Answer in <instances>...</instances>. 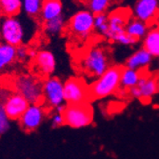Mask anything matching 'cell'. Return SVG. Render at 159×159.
<instances>
[{
  "label": "cell",
  "instance_id": "836d02e7",
  "mask_svg": "<svg viewBox=\"0 0 159 159\" xmlns=\"http://www.w3.org/2000/svg\"><path fill=\"white\" fill-rule=\"evenodd\" d=\"M3 42V39H2V34H1V30H0V43Z\"/></svg>",
  "mask_w": 159,
  "mask_h": 159
},
{
  "label": "cell",
  "instance_id": "d6986e66",
  "mask_svg": "<svg viewBox=\"0 0 159 159\" xmlns=\"http://www.w3.org/2000/svg\"><path fill=\"white\" fill-rule=\"evenodd\" d=\"M149 28L150 26L147 23L136 18H133V19H129L128 23L126 24L125 32L132 37L139 41L140 39L145 37L146 34L149 31Z\"/></svg>",
  "mask_w": 159,
  "mask_h": 159
},
{
  "label": "cell",
  "instance_id": "e0dca14e",
  "mask_svg": "<svg viewBox=\"0 0 159 159\" xmlns=\"http://www.w3.org/2000/svg\"><path fill=\"white\" fill-rule=\"evenodd\" d=\"M143 48L153 57H159V23L149 28L148 33L143 38Z\"/></svg>",
  "mask_w": 159,
  "mask_h": 159
},
{
  "label": "cell",
  "instance_id": "ac0fdd59",
  "mask_svg": "<svg viewBox=\"0 0 159 159\" xmlns=\"http://www.w3.org/2000/svg\"><path fill=\"white\" fill-rule=\"evenodd\" d=\"M16 62V47L8 43H0V74L6 71Z\"/></svg>",
  "mask_w": 159,
  "mask_h": 159
},
{
  "label": "cell",
  "instance_id": "603a6c76",
  "mask_svg": "<svg viewBox=\"0 0 159 159\" xmlns=\"http://www.w3.org/2000/svg\"><path fill=\"white\" fill-rule=\"evenodd\" d=\"M43 0H22L24 12L32 18H38L41 12Z\"/></svg>",
  "mask_w": 159,
  "mask_h": 159
},
{
  "label": "cell",
  "instance_id": "8992f818",
  "mask_svg": "<svg viewBox=\"0 0 159 159\" xmlns=\"http://www.w3.org/2000/svg\"><path fill=\"white\" fill-rule=\"evenodd\" d=\"M3 42L17 47L22 45L25 41L26 32L22 22L17 16H5L0 21Z\"/></svg>",
  "mask_w": 159,
  "mask_h": 159
},
{
  "label": "cell",
  "instance_id": "f546056e",
  "mask_svg": "<svg viewBox=\"0 0 159 159\" xmlns=\"http://www.w3.org/2000/svg\"><path fill=\"white\" fill-rule=\"evenodd\" d=\"M13 93V90L7 86H0V102L4 103L7 98Z\"/></svg>",
  "mask_w": 159,
  "mask_h": 159
},
{
  "label": "cell",
  "instance_id": "ffe728a7",
  "mask_svg": "<svg viewBox=\"0 0 159 159\" xmlns=\"http://www.w3.org/2000/svg\"><path fill=\"white\" fill-rule=\"evenodd\" d=\"M142 71L124 67L120 77V88L129 91L135 87L141 77Z\"/></svg>",
  "mask_w": 159,
  "mask_h": 159
},
{
  "label": "cell",
  "instance_id": "277c9868",
  "mask_svg": "<svg viewBox=\"0 0 159 159\" xmlns=\"http://www.w3.org/2000/svg\"><path fill=\"white\" fill-rule=\"evenodd\" d=\"M13 90L21 94L30 104L42 103L43 81L31 74L18 75L13 80Z\"/></svg>",
  "mask_w": 159,
  "mask_h": 159
},
{
  "label": "cell",
  "instance_id": "6da1fadb",
  "mask_svg": "<svg viewBox=\"0 0 159 159\" xmlns=\"http://www.w3.org/2000/svg\"><path fill=\"white\" fill-rule=\"evenodd\" d=\"M78 68L89 77L97 78L111 66L109 50L100 45L86 49L78 59Z\"/></svg>",
  "mask_w": 159,
  "mask_h": 159
},
{
  "label": "cell",
  "instance_id": "484cf974",
  "mask_svg": "<svg viewBox=\"0 0 159 159\" xmlns=\"http://www.w3.org/2000/svg\"><path fill=\"white\" fill-rule=\"evenodd\" d=\"M11 120L8 117L3 103L0 102V136L7 134L11 129Z\"/></svg>",
  "mask_w": 159,
  "mask_h": 159
},
{
  "label": "cell",
  "instance_id": "7c38bea8",
  "mask_svg": "<svg viewBox=\"0 0 159 159\" xmlns=\"http://www.w3.org/2000/svg\"><path fill=\"white\" fill-rule=\"evenodd\" d=\"M131 12L126 9H117L111 11L109 16V31L107 37L111 42L117 35L121 34L125 32V27L129 18Z\"/></svg>",
  "mask_w": 159,
  "mask_h": 159
},
{
  "label": "cell",
  "instance_id": "9a60e30c",
  "mask_svg": "<svg viewBox=\"0 0 159 159\" xmlns=\"http://www.w3.org/2000/svg\"><path fill=\"white\" fill-rule=\"evenodd\" d=\"M152 57L146 49L141 48L128 57L125 67L136 70H144L152 63Z\"/></svg>",
  "mask_w": 159,
  "mask_h": 159
},
{
  "label": "cell",
  "instance_id": "d6a6232c",
  "mask_svg": "<svg viewBox=\"0 0 159 159\" xmlns=\"http://www.w3.org/2000/svg\"><path fill=\"white\" fill-rule=\"evenodd\" d=\"M3 18V12H2V9H1V4H0V21Z\"/></svg>",
  "mask_w": 159,
  "mask_h": 159
},
{
  "label": "cell",
  "instance_id": "5b68a950",
  "mask_svg": "<svg viewBox=\"0 0 159 159\" xmlns=\"http://www.w3.org/2000/svg\"><path fill=\"white\" fill-rule=\"evenodd\" d=\"M65 125L73 129H83L93 120V111L88 103L67 104L63 112Z\"/></svg>",
  "mask_w": 159,
  "mask_h": 159
},
{
  "label": "cell",
  "instance_id": "52a82bcc",
  "mask_svg": "<svg viewBox=\"0 0 159 159\" xmlns=\"http://www.w3.org/2000/svg\"><path fill=\"white\" fill-rule=\"evenodd\" d=\"M42 104L49 109H55L65 104L64 82L55 76H49L43 81Z\"/></svg>",
  "mask_w": 159,
  "mask_h": 159
},
{
  "label": "cell",
  "instance_id": "8fae6325",
  "mask_svg": "<svg viewBox=\"0 0 159 159\" xmlns=\"http://www.w3.org/2000/svg\"><path fill=\"white\" fill-rule=\"evenodd\" d=\"M159 91L158 80L152 75L144 74L142 71L141 77L137 85L131 90H129V93L133 98L138 100H150Z\"/></svg>",
  "mask_w": 159,
  "mask_h": 159
},
{
  "label": "cell",
  "instance_id": "7402d4cb",
  "mask_svg": "<svg viewBox=\"0 0 159 159\" xmlns=\"http://www.w3.org/2000/svg\"><path fill=\"white\" fill-rule=\"evenodd\" d=\"M3 16H17L22 11V0H0Z\"/></svg>",
  "mask_w": 159,
  "mask_h": 159
},
{
  "label": "cell",
  "instance_id": "f1b7e54d",
  "mask_svg": "<svg viewBox=\"0 0 159 159\" xmlns=\"http://www.w3.org/2000/svg\"><path fill=\"white\" fill-rule=\"evenodd\" d=\"M51 125L52 128L56 129V128H59L63 125H65L64 122V117H63V114L62 113H58V112H55L51 119Z\"/></svg>",
  "mask_w": 159,
  "mask_h": 159
},
{
  "label": "cell",
  "instance_id": "4316f807",
  "mask_svg": "<svg viewBox=\"0 0 159 159\" xmlns=\"http://www.w3.org/2000/svg\"><path fill=\"white\" fill-rule=\"evenodd\" d=\"M112 42L117 43V44L122 45V46H134L138 42V40H136L135 38H134L129 34H128L126 32H124L121 34H119L115 37Z\"/></svg>",
  "mask_w": 159,
  "mask_h": 159
},
{
  "label": "cell",
  "instance_id": "4dcf8cb0",
  "mask_svg": "<svg viewBox=\"0 0 159 159\" xmlns=\"http://www.w3.org/2000/svg\"><path fill=\"white\" fill-rule=\"evenodd\" d=\"M37 52L38 51H36L34 48H29V58L34 59V57L36 56V54H37Z\"/></svg>",
  "mask_w": 159,
  "mask_h": 159
},
{
  "label": "cell",
  "instance_id": "9c48e42d",
  "mask_svg": "<svg viewBox=\"0 0 159 159\" xmlns=\"http://www.w3.org/2000/svg\"><path fill=\"white\" fill-rule=\"evenodd\" d=\"M47 116V108L42 103L30 104L19 118L20 127L26 132H34Z\"/></svg>",
  "mask_w": 159,
  "mask_h": 159
},
{
  "label": "cell",
  "instance_id": "3957f363",
  "mask_svg": "<svg viewBox=\"0 0 159 159\" xmlns=\"http://www.w3.org/2000/svg\"><path fill=\"white\" fill-rule=\"evenodd\" d=\"M65 30L70 37L76 41L90 38L94 32V14L89 10L76 11L68 21Z\"/></svg>",
  "mask_w": 159,
  "mask_h": 159
},
{
  "label": "cell",
  "instance_id": "30bf717a",
  "mask_svg": "<svg viewBox=\"0 0 159 159\" xmlns=\"http://www.w3.org/2000/svg\"><path fill=\"white\" fill-rule=\"evenodd\" d=\"M134 18L147 23L155 24L159 20V0H136L133 9Z\"/></svg>",
  "mask_w": 159,
  "mask_h": 159
},
{
  "label": "cell",
  "instance_id": "2e32d148",
  "mask_svg": "<svg viewBox=\"0 0 159 159\" xmlns=\"http://www.w3.org/2000/svg\"><path fill=\"white\" fill-rule=\"evenodd\" d=\"M62 12L63 5L61 0H43L39 18L44 23L61 16Z\"/></svg>",
  "mask_w": 159,
  "mask_h": 159
},
{
  "label": "cell",
  "instance_id": "83f0119b",
  "mask_svg": "<svg viewBox=\"0 0 159 159\" xmlns=\"http://www.w3.org/2000/svg\"><path fill=\"white\" fill-rule=\"evenodd\" d=\"M29 58V48L24 44L16 47V61L24 62Z\"/></svg>",
  "mask_w": 159,
  "mask_h": 159
},
{
  "label": "cell",
  "instance_id": "4fadbf2b",
  "mask_svg": "<svg viewBox=\"0 0 159 159\" xmlns=\"http://www.w3.org/2000/svg\"><path fill=\"white\" fill-rule=\"evenodd\" d=\"M34 60V66L42 77L51 76L56 69V59L54 54L49 50H40Z\"/></svg>",
  "mask_w": 159,
  "mask_h": 159
},
{
  "label": "cell",
  "instance_id": "1f68e13d",
  "mask_svg": "<svg viewBox=\"0 0 159 159\" xmlns=\"http://www.w3.org/2000/svg\"><path fill=\"white\" fill-rule=\"evenodd\" d=\"M66 106L67 105H65V104H62V105H60V106H58V107H56L54 110H55V112H58V113H62L63 114V112H64V111H65V109H66Z\"/></svg>",
  "mask_w": 159,
  "mask_h": 159
},
{
  "label": "cell",
  "instance_id": "44dd1931",
  "mask_svg": "<svg viewBox=\"0 0 159 159\" xmlns=\"http://www.w3.org/2000/svg\"><path fill=\"white\" fill-rule=\"evenodd\" d=\"M66 20L63 14L57 16L53 19L44 22L43 31L48 36H56L61 34L66 29Z\"/></svg>",
  "mask_w": 159,
  "mask_h": 159
},
{
  "label": "cell",
  "instance_id": "7a4b0ae2",
  "mask_svg": "<svg viewBox=\"0 0 159 159\" xmlns=\"http://www.w3.org/2000/svg\"><path fill=\"white\" fill-rule=\"evenodd\" d=\"M122 66L111 65L103 75L95 78L89 86L90 99H102L116 93L120 88Z\"/></svg>",
  "mask_w": 159,
  "mask_h": 159
},
{
  "label": "cell",
  "instance_id": "5bb4252c",
  "mask_svg": "<svg viewBox=\"0 0 159 159\" xmlns=\"http://www.w3.org/2000/svg\"><path fill=\"white\" fill-rule=\"evenodd\" d=\"M3 105L8 117L11 120H19L30 103L21 94L13 91V93L3 103Z\"/></svg>",
  "mask_w": 159,
  "mask_h": 159
},
{
  "label": "cell",
  "instance_id": "d4e9b609",
  "mask_svg": "<svg viewBox=\"0 0 159 159\" xmlns=\"http://www.w3.org/2000/svg\"><path fill=\"white\" fill-rule=\"evenodd\" d=\"M94 31L101 36L107 37L109 31V19L106 13H99L94 16Z\"/></svg>",
  "mask_w": 159,
  "mask_h": 159
},
{
  "label": "cell",
  "instance_id": "cb8c5ba5",
  "mask_svg": "<svg viewBox=\"0 0 159 159\" xmlns=\"http://www.w3.org/2000/svg\"><path fill=\"white\" fill-rule=\"evenodd\" d=\"M88 10L94 16L99 13H106L108 11L111 0H83Z\"/></svg>",
  "mask_w": 159,
  "mask_h": 159
},
{
  "label": "cell",
  "instance_id": "ba28073f",
  "mask_svg": "<svg viewBox=\"0 0 159 159\" xmlns=\"http://www.w3.org/2000/svg\"><path fill=\"white\" fill-rule=\"evenodd\" d=\"M64 99L67 104H83L90 99L89 86L82 78L70 77L64 82Z\"/></svg>",
  "mask_w": 159,
  "mask_h": 159
}]
</instances>
